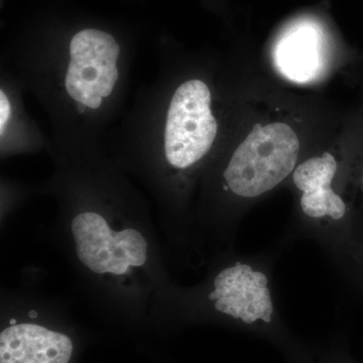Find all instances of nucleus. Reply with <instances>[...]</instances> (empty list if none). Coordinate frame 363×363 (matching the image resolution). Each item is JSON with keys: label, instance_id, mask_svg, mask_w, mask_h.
Listing matches in <instances>:
<instances>
[{"label": "nucleus", "instance_id": "obj_9", "mask_svg": "<svg viewBox=\"0 0 363 363\" xmlns=\"http://www.w3.org/2000/svg\"><path fill=\"white\" fill-rule=\"evenodd\" d=\"M102 98L100 95H93L90 97H83L80 104H84L86 107H89L91 109H97L101 106Z\"/></svg>", "mask_w": 363, "mask_h": 363}, {"label": "nucleus", "instance_id": "obj_2", "mask_svg": "<svg viewBox=\"0 0 363 363\" xmlns=\"http://www.w3.org/2000/svg\"><path fill=\"white\" fill-rule=\"evenodd\" d=\"M210 104L209 88L200 80L184 83L172 98L164 149L167 159L174 167L188 168L209 152L217 133Z\"/></svg>", "mask_w": 363, "mask_h": 363}, {"label": "nucleus", "instance_id": "obj_6", "mask_svg": "<svg viewBox=\"0 0 363 363\" xmlns=\"http://www.w3.org/2000/svg\"><path fill=\"white\" fill-rule=\"evenodd\" d=\"M274 64L281 75L297 83L311 82L323 68L320 30L310 23L293 26L274 48Z\"/></svg>", "mask_w": 363, "mask_h": 363}, {"label": "nucleus", "instance_id": "obj_8", "mask_svg": "<svg viewBox=\"0 0 363 363\" xmlns=\"http://www.w3.org/2000/svg\"><path fill=\"white\" fill-rule=\"evenodd\" d=\"M11 114V102L7 99L4 91H0V133L4 135V126Z\"/></svg>", "mask_w": 363, "mask_h": 363}, {"label": "nucleus", "instance_id": "obj_12", "mask_svg": "<svg viewBox=\"0 0 363 363\" xmlns=\"http://www.w3.org/2000/svg\"><path fill=\"white\" fill-rule=\"evenodd\" d=\"M30 314H32V315H30V317H33V318L35 317V312H32V313H30Z\"/></svg>", "mask_w": 363, "mask_h": 363}, {"label": "nucleus", "instance_id": "obj_11", "mask_svg": "<svg viewBox=\"0 0 363 363\" xmlns=\"http://www.w3.org/2000/svg\"><path fill=\"white\" fill-rule=\"evenodd\" d=\"M78 111L80 112H84L85 105L82 104H78Z\"/></svg>", "mask_w": 363, "mask_h": 363}, {"label": "nucleus", "instance_id": "obj_10", "mask_svg": "<svg viewBox=\"0 0 363 363\" xmlns=\"http://www.w3.org/2000/svg\"><path fill=\"white\" fill-rule=\"evenodd\" d=\"M104 78L107 82L116 84L117 79H118V70H117L116 66L104 67Z\"/></svg>", "mask_w": 363, "mask_h": 363}, {"label": "nucleus", "instance_id": "obj_3", "mask_svg": "<svg viewBox=\"0 0 363 363\" xmlns=\"http://www.w3.org/2000/svg\"><path fill=\"white\" fill-rule=\"evenodd\" d=\"M78 259L91 272L121 274L130 267H142L147 259V242L140 231L114 233L101 215L85 212L71 224Z\"/></svg>", "mask_w": 363, "mask_h": 363}, {"label": "nucleus", "instance_id": "obj_5", "mask_svg": "<svg viewBox=\"0 0 363 363\" xmlns=\"http://www.w3.org/2000/svg\"><path fill=\"white\" fill-rule=\"evenodd\" d=\"M70 337L35 324H16L0 334V363H69Z\"/></svg>", "mask_w": 363, "mask_h": 363}, {"label": "nucleus", "instance_id": "obj_1", "mask_svg": "<svg viewBox=\"0 0 363 363\" xmlns=\"http://www.w3.org/2000/svg\"><path fill=\"white\" fill-rule=\"evenodd\" d=\"M300 143L285 123L257 125L234 152L223 176L241 197H257L272 190L292 173Z\"/></svg>", "mask_w": 363, "mask_h": 363}, {"label": "nucleus", "instance_id": "obj_4", "mask_svg": "<svg viewBox=\"0 0 363 363\" xmlns=\"http://www.w3.org/2000/svg\"><path fill=\"white\" fill-rule=\"evenodd\" d=\"M252 274L243 272L240 262L227 267L215 279V290L208 298L216 300L217 311L245 324L252 325L259 320L271 324L274 314L271 293L252 278Z\"/></svg>", "mask_w": 363, "mask_h": 363}, {"label": "nucleus", "instance_id": "obj_7", "mask_svg": "<svg viewBox=\"0 0 363 363\" xmlns=\"http://www.w3.org/2000/svg\"><path fill=\"white\" fill-rule=\"evenodd\" d=\"M337 171V162L329 152L298 164L294 172V183L302 191L301 206L307 216H330L339 220L345 215L343 200L332 191L331 182Z\"/></svg>", "mask_w": 363, "mask_h": 363}]
</instances>
